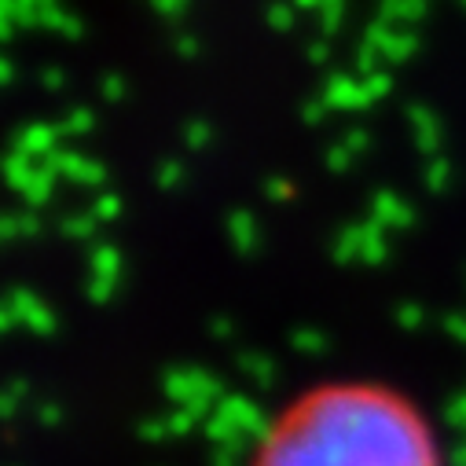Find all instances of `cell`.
Returning <instances> with one entry per match:
<instances>
[{
	"mask_svg": "<svg viewBox=\"0 0 466 466\" xmlns=\"http://www.w3.org/2000/svg\"><path fill=\"white\" fill-rule=\"evenodd\" d=\"M254 466H441L419 411L368 382L319 386L290 400L261 437Z\"/></svg>",
	"mask_w": 466,
	"mask_h": 466,
	"instance_id": "cell-1",
	"label": "cell"
}]
</instances>
